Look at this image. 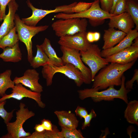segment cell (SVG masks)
Segmentation results:
<instances>
[{
  "label": "cell",
  "mask_w": 138,
  "mask_h": 138,
  "mask_svg": "<svg viewBox=\"0 0 138 138\" xmlns=\"http://www.w3.org/2000/svg\"><path fill=\"white\" fill-rule=\"evenodd\" d=\"M54 113L58 120V124L61 128H77L79 121L75 114L70 111L56 110Z\"/></svg>",
  "instance_id": "cell-19"
},
{
  "label": "cell",
  "mask_w": 138,
  "mask_h": 138,
  "mask_svg": "<svg viewBox=\"0 0 138 138\" xmlns=\"http://www.w3.org/2000/svg\"><path fill=\"white\" fill-rule=\"evenodd\" d=\"M15 26L19 40L25 44L27 51V59L30 63L33 56L32 39L39 32L47 30L48 25L31 26L24 23L19 16L16 14L14 19Z\"/></svg>",
  "instance_id": "cell-5"
},
{
  "label": "cell",
  "mask_w": 138,
  "mask_h": 138,
  "mask_svg": "<svg viewBox=\"0 0 138 138\" xmlns=\"http://www.w3.org/2000/svg\"><path fill=\"white\" fill-rule=\"evenodd\" d=\"M137 31L135 29L132 30L116 45L103 50L101 51V56L105 58L131 45L133 40L138 37Z\"/></svg>",
  "instance_id": "cell-17"
},
{
  "label": "cell",
  "mask_w": 138,
  "mask_h": 138,
  "mask_svg": "<svg viewBox=\"0 0 138 138\" xmlns=\"http://www.w3.org/2000/svg\"><path fill=\"white\" fill-rule=\"evenodd\" d=\"M8 13L6 15L0 27V41L15 26L14 19L18 5L16 0H12L8 4Z\"/></svg>",
  "instance_id": "cell-16"
},
{
  "label": "cell",
  "mask_w": 138,
  "mask_h": 138,
  "mask_svg": "<svg viewBox=\"0 0 138 138\" xmlns=\"http://www.w3.org/2000/svg\"><path fill=\"white\" fill-rule=\"evenodd\" d=\"M137 0H126V12L129 13L133 19L138 30V3Z\"/></svg>",
  "instance_id": "cell-25"
},
{
  "label": "cell",
  "mask_w": 138,
  "mask_h": 138,
  "mask_svg": "<svg viewBox=\"0 0 138 138\" xmlns=\"http://www.w3.org/2000/svg\"><path fill=\"white\" fill-rule=\"evenodd\" d=\"M130 46L105 58L108 63L126 64L137 60L138 57V39L136 38Z\"/></svg>",
  "instance_id": "cell-12"
},
{
  "label": "cell",
  "mask_w": 138,
  "mask_h": 138,
  "mask_svg": "<svg viewBox=\"0 0 138 138\" xmlns=\"http://www.w3.org/2000/svg\"><path fill=\"white\" fill-rule=\"evenodd\" d=\"M87 33L86 31L79 32L60 37L58 43L60 46L85 51L91 44L87 40Z\"/></svg>",
  "instance_id": "cell-11"
},
{
  "label": "cell",
  "mask_w": 138,
  "mask_h": 138,
  "mask_svg": "<svg viewBox=\"0 0 138 138\" xmlns=\"http://www.w3.org/2000/svg\"><path fill=\"white\" fill-rule=\"evenodd\" d=\"M52 131L45 130V138H62L60 131L56 125H53Z\"/></svg>",
  "instance_id": "cell-31"
},
{
  "label": "cell",
  "mask_w": 138,
  "mask_h": 138,
  "mask_svg": "<svg viewBox=\"0 0 138 138\" xmlns=\"http://www.w3.org/2000/svg\"><path fill=\"white\" fill-rule=\"evenodd\" d=\"M12 0H0V21L3 20L6 15V8L7 5Z\"/></svg>",
  "instance_id": "cell-36"
},
{
  "label": "cell",
  "mask_w": 138,
  "mask_h": 138,
  "mask_svg": "<svg viewBox=\"0 0 138 138\" xmlns=\"http://www.w3.org/2000/svg\"><path fill=\"white\" fill-rule=\"evenodd\" d=\"M0 58L5 62L14 63L21 61L22 54L18 42L12 47H7L3 49V52L0 54Z\"/></svg>",
  "instance_id": "cell-20"
},
{
  "label": "cell",
  "mask_w": 138,
  "mask_h": 138,
  "mask_svg": "<svg viewBox=\"0 0 138 138\" xmlns=\"http://www.w3.org/2000/svg\"><path fill=\"white\" fill-rule=\"evenodd\" d=\"M103 35L104 43L103 50L111 48L118 44L126 35L127 34L114 28H109L104 30Z\"/></svg>",
  "instance_id": "cell-18"
},
{
  "label": "cell",
  "mask_w": 138,
  "mask_h": 138,
  "mask_svg": "<svg viewBox=\"0 0 138 138\" xmlns=\"http://www.w3.org/2000/svg\"><path fill=\"white\" fill-rule=\"evenodd\" d=\"M43 67L42 74L43 78L46 79L48 86L51 85L53 76L57 73L63 74L69 78L73 80L77 86H80L84 83L82 72L71 64L65 63L62 66H58L49 63Z\"/></svg>",
  "instance_id": "cell-3"
},
{
  "label": "cell",
  "mask_w": 138,
  "mask_h": 138,
  "mask_svg": "<svg viewBox=\"0 0 138 138\" xmlns=\"http://www.w3.org/2000/svg\"><path fill=\"white\" fill-rule=\"evenodd\" d=\"M39 79V73L36 70L29 69L25 71L22 76L15 77L13 81L15 84L21 83L31 90L41 93L43 91V87L38 82Z\"/></svg>",
  "instance_id": "cell-14"
},
{
  "label": "cell",
  "mask_w": 138,
  "mask_h": 138,
  "mask_svg": "<svg viewBox=\"0 0 138 138\" xmlns=\"http://www.w3.org/2000/svg\"><path fill=\"white\" fill-rule=\"evenodd\" d=\"M86 37L88 41L91 43L98 41L100 38V34L97 32L89 31L87 32Z\"/></svg>",
  "instance_id": "cell-33"
},
{
  "label": "cell",
  "mask_w": 138,
  "mask_h": 138,
  "mask_svg": "<svg viewBox=\"0 0 138 138\" xmlns=\"http://www.w3.org/2000/svg\"></svg>",
  "instance_id": "cell-42"
},
{
  "label": "cell",
  "mask_w": 138,
  "mask_h": 138,
  "mask_svg": "<svg viewBox=\"0 0 138 138\" xmlns=\"http://www.w3.org/2000/svg\"><path fill=\"white\" fill-rule=\"evenodd\" d=\"M37 53L33 57L30 63V65L34 68L51 63L50 60L40 45H37Z\"/></svg>",
  "instance_id": "cell-24"
},
{
  "label": "cell",
  "mask_w": 138,
  "mask_h": 138,
  "mask_svg": "<svg viewBox=\"0 0 138 138\" xmlns=\"http://www.w3.org/2000/svg\"><path fill=\"white\" fill-rule=\"evenodd\" d=\"M60 131L62 138H84L82 133L80 130L75 128H61Z\"/></svg>",
  "instance_id": "cell-26"
},
{
  "label": "cell",
  "mask_w": 138,
  "mask_h": 138,
  "mask_svg": "<svg viewBox=\"0 0 138 138\" xmlns=\"http://www.w3.org/2000/svg\"><path fill=\"white\" fill-rule=\"evenodd\" d=\"M75 112L76 115L81 119H84L88 114V112L85 108L79 106L77 107Z\"/></svg>",
  "instance_id": "cell-37"
},
{
  "label": "cell",
  "mask_w": 138,
  "mask_h": 138,
  "mask_svg": "<svg viewBox=\"0 0 138 138\" xmlns=\"http://www.w3.org/2000/svg\"><path fill=\"white\" fill-rule=\"evenodd\" d=\"M41 122L45 130L52 131L53 124L50 120L44 119L41 121Z\"/></svg>",
  "instance_id": "cell-38"
},
{
  "label": "cell",
  "mask_w": 138,
  "mask_h": 138,
  "mask_svg": "<svg viewBox=\"0 0 138 138\" xmlns=\"http://www.w3.org/2000/svg\"><path fill=\"white\" fill-rule=\"evenodd\" d=\"M34 128L36 131L38 132H41L45 131L44 127L41 123L36 124Z\"/></svg>",
  "instance_id": "cell-40"
},
{
  "label": "cell",
  "mask_w": 138,
  "mask_h": 138,
  "mask_svg": "<svg viewBox=\"0 0 138 138\" xmlns=\"http://www.w3.org/2000/svg\"><path fill=\"white\" fill-rule=\"evenodd\" d=\"M126 0H119L116 4L112 14L118 15L126 12Z\"/></svg>",
  "instance_id": "cell-29"
},
{
  "label": "cell",
  "mask_w": 138,
  "mask_h": 138,
  "mask_svg": "<svg viewBox=\"0 0 138 138\" xmlns=\"http://www.w3.org/2000/svg\"><path fill=\"white\" fill-rule=\"evenodd\" d=\"M97 114L93 109L91 110L89 113L84 118V121L82 124L81 129L82 130L85 129L87 127L90 126L91 121L92 119L96 118L97 116Z\"/></svg>",
  "instance_id": "cell-30"
},
{
  "label": "cell",
  "mask_w": 138,
  "mask_h": 138,
  "mask_svg": "<svg viewBox=\"0 0 138 138\" xmlns=\"http://www.w3.org/2000/svg\"><path fill=\"white\" fill-rule=\"evenodd\" d=\"M40 45L49 58L51 63L58 66L64 64L61 57L57 56L48 39L45 38L43 43Z\"/></svg>",
  "instance_id": "cell-21"
},
{
  "label": "cell",
  "mask_w": 138,
  "mask_h": 138,
  "mask_svg": "<svg viewBox=\"0 0 138 138\" xmlns=\"http://www.w3.org/2000/svg\"><path fill=\"white\" fill-rule=\"evenodd\" d=\"M12 74L11 70L8 69L0 74V96H3L6 90L9 88H12L15 84L10 78Z\"/></svg>",
  "instance_id": "cell-23"
},
{
  "label": "cell",
  "mask_w": 138,
  "mask_h": 138,
  "mask_svg": "<svg viewBox=\"0 0 138 138\" xmlns=\"http://www.w3.org/2000/svg\"><path fill=\"white\" fill-rule=\"evenodd\" d=\"M119 0H113V6L112 7V8L111 9V10L110 12V13L111 14H112L113 11V10L114 8V7L115 6L117 3V2L119 1Z\"/></svg>",
  "instance_id": "cell-41"
},
{
  "label": "cell",
  "mask_w": 138,
  "mask_h": 138,
  "mask_svg": "<svg viewBox=\"0 0 138 138\" xmlns=\"http://www.w3.org/2000/svg\"><path fill=\"white\" fill-rule=\"evenodd\" d=\"M94 0V1H95V0Z\"/></svg>",
  "instance_id": "cell-43"
},
{
  "label": "cell",
  "mask_w": 138,
  "mask_h": 138,
  "mask_svg": "<svg viewBox=\"0 0 138 138\" xmlns=\"http://www.w3.org/2000/svg\"><path fill=\"white\" fill-rule=\"evenodd\" d=\"M136 81L138 83V69H136L134 70V73L131 79L126 82L125 84V88L127 89H133V84Z\"/></svg>",
  "instance_id": "cell-35"
},
{
  "label": "cell",
  "mask_w": 138,
  "mask_h": 138,
  "mask_svg": "<svg viewBox=\"0 0 138 138\" xmlns=\"http://www.w3.org/2000/svg\"><path fill=\"white\" fill-rule=\"evenodd\" d=\"M58 19L51 25L55 35L58 37L86 31L88 21L85 18H73Z\"/></svg>",
  "instance_id": "cell-7"
},
{
  "label": "cell",
  "mask_w": 138,
  "mask_h": 138,
  "mask_svg": "<svg viewBox=\"0 0 138 138\" xmlns=\"http://www.w3.org/2000/svg\"><path fill=\"white\" fill-rule=\"evenodd\" d=\"M109 19V28L118 29L126 34L132 30L135 25L130 15L126 12L114 15Z\"/></svg>",
  "instance_id": "cell-15"
},
{
  "label": "cell",
  "mask_w": 138,
  "mask_h": 138,
  "mask_svg": "<svg viewBox=\"0 0 138 138\" xmlns=\"http://www.w3.org/2000/svg\"><path fill=\"white\" fill-rule=\"evenodd\" d=\"M99 0L94 1L90 7L86 11L79 13L66 14L61 12L54 16L58 19H65L73 18H88L92 26H95L103 23L105 19H109L115 15L106 12L100 7Z\"/></svg>",
  "instance_id": "cell-4"
},
{
  "label": "cell",
  "mask_w": 138,
  "mask_h": 138,
  "mask_svg": "<svg viewBox=\"0 0 138 138\" xmlns=\"http://www.w3.org/2000/svg\"><path fill=\"white\" fill-rule=\"evenodd\" d=\"M101 7L105 12L110 13L112 8L113 0H99Z\"/></svg>",
  "instance_id": "cell-34"
},
{
  "label": "cell",
  "mask_w": 138,
  "mask_h": 138,
  "mask_svg": "<svg viewBox=\"0 0 138 138\" xmlns=\"http://www.w3.org/2000/svg\"></svg>",
  "instance_id": "cell-44"
},
{
  "label": "cell",
  "mask_w": 138,
  "mask_h": 138,
  "mask_svg": "<svg viewBox=\"0 0 138 138\" xmlns=\"http://www.w3.org/2000/svg\"><path fill=\"white\" fill-rule=\"evenodd\" d=\"M101 51L98 45L91 44L86 51H79L82 61L91 71L92 82L98 72L109 63L101 56Z\"/></svg>",
  "instance_id": "cell-8"
},
{
  "label": "cell",
  "mask_w": 138,
  "mask_h": 138,
  "mask_svg": "<svg viewBox=\"0 0 138 138\" xmlns=\"http://www.w3.org/2000/svg\"><path fill=\"white\" fill-rule=\"evenodd\" d=\"M18 41L3 37L0 41V48L3 49L7 47H12Z\"/></svg>",
  "instance_id": "cell-32"
},
{
  "label": "cell",
  "mask_w": 138,
  "mask_h": 138,
  "mask_svg": "<svg viewBox=\"0 0 138 138\" xmlns=\"http://www.w3.org/2000/svg\"><path fill=\"white\" fill-rule=\"evenodd\" d=\"M60 49L63 55L61 57L64 63L73 64L82 72L84 77V83L90 84L92 82L91 73L89 68L85 66L82 61L79 51L62 46Z\"/></svg>",
  "instance_id": "cell-9"
},
{
  "label": "cell",
  "mask_w": 138,
  "mask_h": 138,
  "mask_svg": "<svg viewBox=\"0 0 138 138\" xmlns=\"http://www.w3.org/2000/svg\"><path fill=\"white\" fill-rule=\"evenodd\" d=\"M12 89L11 94L8 95L5 94L0 98V102L10 98L20 100L26 97L35 100L40 108H44L45 107V104L42 101L41 93L28 89L21 83L15 84Z\"/></svg>",
  "instance_id": "cell-10"
},
{
  "label": "cell",
  "mask_w": 138,
  "mask_h": 138,
  "mask_svg": "<svg viewBox=\"0 0 138 138\" xmlns=\"http://www.w3.org/2000/svg\"><path fill=\"white\" fill-rule=\"evenodd\" d=\"M26 3L32 10V14L29 17L22 18L21 20L25 24L31 26H36L40 21L49 14L60 12L65 13L68 8L67 5H64L57 6L54 9L44 10L35 7L30 0H27Z\"/></svg>",
  "instance_id": "cell-13"
},
{
  "label": "cell",
  "mask_w": 138,
  "mask_h": 138,
  "mask_svg": "<svg viewBox=\"0 0 138 138\" xmlns=\"http://www.w3.org/2000/svg\"><path fill=\"white\" fill-rule=\"evenodd\" d=\"M45 131L39 132L35 131L30 135L24 138H45Z\"/></svg>",
  "instance_id": "cell-39"
},
{
  "label": "cell",
  "mask_w": 138,
  "mask_h": 138,
  "mask_svg": "<svg viewBox=\"0 0 138 138\" xmlns=\"http://www.w3.org/2000/svg\"><path fill=\"white\" fill-rule=\"evenodd\" d=\"M6 102V100L0 102V117L4 120V123L6 124L14 117L13 113L15 110L10 112H7L4 108Z\"/></svg>",
  "instance_id": "cell-27"
},
{
  "label": "cell",
  "mask_w": 138,
  "mask_h": 138,
  "mask_svg": "<svg viewBox=\"0 0 138 138\" xmlns=\"http://www.w3.org/2000/svg\"><path fill=\"white\" fill-rule=\"evenodd\" d=\"M25 104L20 102L19 109L16 112V119L12 122L6 124L7 133L3 135L2 138H24L30 135L31 133L26 132L23 128L24 123L28 119L34 117L35 114L28 108H26Z\"/></svg>",
  "instance_id": "cell-6"
},
{
  "label": "cell",
  "mask_w": 138,
  "mask_h": 138,
  "mask_svg": "<svg viewBox=\"0 0 138 138\" xmlns=\"http://www.w3.org/2000/svg\"><path fill=\"white\" fill-rule=\"evenodd\" d=\"M93 2L87 3L80 2L77 3L71 9L72 14L79 13L83 12L88 9L91 5Z\"/></svg>",
  "instance_id": "cell-28"
},
{
  "label": "cell",
  "mask_w": 138,
  "mask_h": 138,
  "mask_svg": "<svg viewBox=\"0 0 138 138\" xmlns=\"http://www.w3.org/2000/svg\"><path fill=\"white\" fill-rule=\"evenodd\" d=\"M137 60L126 64L111 63L100 70L94 78L92 88L98 90L111 86H121L124 73L131 68Z\"/></svg>",
  "instance_id": "cell-1"
},
{
  "label": "cell",
  "mask_w": 138,
  "mask_h": 138,
  "mask_svg": "<svg viewBox=\"0 0 138 138\" xmlns=\"http://www.w3.org/2000/svg\"><path fill=\"white\" fill-rule=\"evenodd\" d=\"M124 112V117L129 123L138 125V101L128 102Z\"/></svg>",
  "instance_id": "cell-22"
},
{
  "label": "cell",
  "mask_w": 138,
  "mask_h": 138,
  "mask_svg": "<svg viewBox=\"0 0 138 138\" xmlns=\"http://www.w3.org/2000/svg\"><path fill=\"white\" fill-rule=\"evenodd\" d=\"M125 77L123 75L122 77V82L119 90L115 89L114 86H109L107 89L99 91L96 88H85L77 91L79 98L83 100L90 97L94 102H99L102 100L111 101L115 98H119L127 104L129 101L128 94L131 90L126 89L125 86Z\"/></svg>",
  "instance_id": "cell-2"
}]
</instances>
